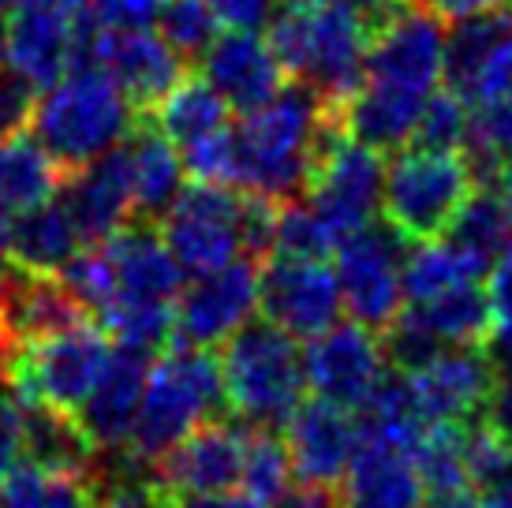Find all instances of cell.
Returning <instances> with one entry per match:
<instances>
[{"mask_svg":"<svg viewBox=\"0 0 512 508\" xmlns=\"http://www.w3.org/2000/svg\"><path fill=\"white\" fill-rule=\"evenodd\" d=\"M326 98L311 83L296 79L270 101L243 113L232 127V187L247 195L292 202L303 198L314 169V135Z\"/></svg>","mask_w":512,"mask_h":508,"instance_id":"cell-1","label":"cell"},{"mask_svg":"<svg viewBox=\"0 0 512 508\" xmlns=\"http://www.w3.org/2000/svg\"><path fill=\"white\" fill-rule=\"evenodd\" d=\"M214 415H228L214 348L172 340L146 367L143 396H139L124 460L154 467L187 430H195L202 419H214Z\"/></svg>","mask_w":512,"mask_h":508,"instance_id":"cell-2","label":"cell"},{"mask_svg":"<svg viewBox=\"0 0 512 508\" xmlns=\"http://www.w3.org/2000/svg\"><path fill=\"white\" fill-rule=\"evenodd\" d=\"M135 124L128 98L101 68L68 71L34 101V139L64 176L124 142Z\"/></svg>","mask_w":512,"mask_h":508,"instance_id":"cell-3","label":"cell"},{"mask_svg":"<svg viewBox=\"0 0 512 508\" xmlns=\"http://www.w3.org/2000/svg\"><path fill=\"white\" fill-rule=\"evenodd\" d=\"M228 415L247 426H285L303 400V352L296 337L273 322H247L221 344L217 355Z\"/></svg>","mask_w":512,"mask_h":508,"instance_id":"cell-4","label":"cell"},{"mask_svg":"<svg viewBox=\"0 0 512 508\" xmlns=\"http://www.w3.org/2000/svg\"><path fill=\"white\" fill-rule=\"evenodd\" d=\"M475 191L468 161L460 150H400L382 176V221L397 228L408 243L438 240L449 221Z\"/></svg>","mask_w":512,"mask_h":508,"instance_id":"cell-5","label":"cell"},{"mask_svg":"<svg viewBox=\"0 0 512 508\" xmlns=\"http://www.w3.org/2000/svg\"><path fill=\"white\" fill-rule=\"evenodd\" d=\"M109 355H113V337L90 318L72 329H60L53 337L19 344L8 359L4 389L75 415L109 367Z\"/></svg>","mask_w":512,"mask_h":508,"instance_id":"cell-6","label":"cell"},{"mask_svg":"<svg viewBox=\"0 0 512 508\" xmlns=\"http://www.w3.org/2000/svg\"><path fill=\"white\" fill-rule=\"evenodd\" d=\"M161 240L187 277H202L243 254V195L232 184L191 180L161 213Z\"/></svg>","mask_w":512,"mask_h":508,"instance_id":"cell-7","label":"cell"},{"mask_svg":"<svg viewBox=\"0 0 512 508\" xmlns=\"http://www.w3.org/2000/svg\"><path fill=\"white\" fill-rule=\"evenodd\" d=\"M441 19L423 0H404L370 23L363 83H378L400 94L427 98L441 79Z\"/></svg>","mask_w":512,"mask_h":508,"instance_id":"cell-8","label":"cell"},{"mask_svg":"<svg viewBox=\"0 0 512 508\" xmlns=\"http://www.w3.org/2000/svg\"><path fill=\"white\" fill-rule=\"evenodd\" d=\"M408 240L389 221H367L337 243V284H341L344 311L356 322L382 329L404 307L400 292V262Z\"/></svg>","mask_w":512,"mask_h":508,"instance_id":"cell-9","label":"cell"},{"mask_svg":"<svg viewBox=\"0 0 512 508\" xmlns=\"http://www.w3.org/2000/svg\"><path fill=\"white\" fill-rule=\"evenodd\" d=\"M258 311L288 337H318L344 314L337 273L326 266V258L266 254L258 262Z\"/></svg>","mask_w":512,"mask_h":508,"instance_id":"cell-10","label":"cell"},{"mask_svg":"<svg viewBox=\"0 0 512 508\" xmlns=\"http://www.w3.org/2000/svg\"><path fill=\"white\" fill-rule=\"evenodd\" d=\"M441 79L468 105L512 94V8L494 4L456 19L441 45Z\"/></svg>","mask_w":512,"mask_h":508,"instance_id":"cell-11","label":"cell"},{"mask_svg":"<svg viewBox=\"0 0 512 508\" xmlns=\"http://www.w3.org/2000/svg\"><path fill=\"white\" fill-rule=\"evenodd\" d=\"M258 311V262L251 254H236L228 266L202 273L195 284L180 288L172 303V340L195 348L225 344L240 325Z\"/></svg>","mask_w":512,"mask_h":508,"instance_id":"cell-12","label":"cell"},{"mask_svg":"<svg viewBox=\"0 0 512 508\" xmlns=\"http://www.w3.org/2000/svg\"><path fill=\"white\" fill-rule=\"evenodd\" d=\"M247 430L251 426L240 423L236 415L202 419L150 471L169 497L236 490L243 471V452H247Z\"/></svg>","mask_w":512,"mask_h":508,"instance_id":"cell-13","label":"cell"},{"mask_svg":"<svg viewBox=\"0 0 512 508\" xmlns=\"http://www.w3.org/2000/svg\"><path fill=\"white\" fill-rule=\"evenodd\" d=\"M382 176L385 161L378 150L356 139H341L318 157L303 195L311 210L337 232V240H344L359 225L374 221L382 202Z\"/></svg>","mask_w":512,"mask_h":508,"instance_id":"cell-14","label":"cell"},{"mask_svg":"<svg viewBox=\"0 0 512 508\" xmlns=\"http://www.w3.org/2000/svg\"><path fill=\"white\" fill-rule=\"evenodd\" d=\"M385 370L378 329L363 322H337L311 337L303 352V378L318 400L359 411Z\"/></svg>","mask_w":512,"mask_h":508,"instance_id":"cell-15","label":"cell"},{"mask_svg":"<svg viewBox=\"0 0 512 508\" xmlns=\"http://www.w3.org/2000/svg\"><path fill=\"white\" fill-rule=\"evenodd\" d=\"M494 378H498V359L483 344H449L408 374L423 419L460 426L483 415Z\"/></svg>","mask_w":512,"mask_h":508,"instance_id":"cell-16","label":"cell"},{"mask_svg":"<svg viewBox=\"0 0 512 508\" xmlns=\"http://www.w3.org/2000/svg\"><path fill=\"white\" fill-rule=\"evenodd\" d=\"M367 42H370V27L359 8L344 4V0L314 4L311 53H307V68H303L299 79L311 83L326 101L341 105L363 83Z\"/></svg>","mask_w":512,"mask_h":508,"instance_id":"cell-17","label":"cell"},{"mask_svg":"<svg viewBox=\"0 0 512 508\" xmlns=\"http://www.w3.org/2000/svg\"><path fill=\"white\" fill-rule=\"evenodd\" d=\"M285 445L292 475L314 486H337L344 467L359 445L356 411L337 408L329 400H299L285 419Z\"/></svg>","mask_w":512,"mask_h":508,"instance_id":"cell-18","label":"cell"},{"mask_svg":"<svg viewBox=\"0 0 512 508\" xmlns=\"http://www.w3.org/2000/svg\"><path fill=\"white\" fill-rule=\"evenodd\" d=\"M60 206L68 210L83 247H98L135 217L131 206V176L124 146H113L109 154L94 157L90 165L68 172L60 180Z\"/></svg>","mask_w":512,"mask_h":508,"instance_id":"cell-19","label":"cell"},{"mask_svg":"<svg viewBox=\"0 0 512 508\" xmlns=\"http://www.w3.org/2000/svg\"><path fill=\"white\" fill-rule=\"evenodd\" d=\"M344 508H423L427 490L415 471L412 445L359 430V445L337 482Z\"/></svg>","mask_w":512,"mask_h":508,"instance_id":"cell-20","label":"cell"},{"mask_svg":"<svg viewBox=\"0 0 512 508\" xmlns=\"http://www.w3.org/2000/svg\"><path fill=\"white\" fill-rule=\"evenodd\" d=\"M101 68L128 98L131 113L150 116L161 98L187 75V64L154 30H105L101 34Z\"/></svg>","mask_w":512,"mask_h":508,"instance_id":"cell-21","label":"cell"},{"mask_svg":"<svg viewBox=\"0 0 512 508\" xmlns=\"http://www.w3.org/2000/svg\"><path fill=\"white\" fill-rule=\"evenodd\" d=\"M75 12L60 0H19L4 19V60L34 90L53 86L68 71Z\"/></svg>","mask_w":512,"mask_h":508,"instance_id":"cell-22","label":"cell"},{"mask_svg":"<svg viewBox=\"0 0 512 508\" xmlns=\"http://www.w3.org/2000/svg\"><path fill=\"white\" fill-rule=\"evenodd\" d=\"M199 64L202 79L240 116L258 109L285 86V71L270 53L266 38H258V30H217V38L206 45Z\"/></svg>","mask_w":512,"mask_h":508,"instance_id":"cell-23","label":"cell"},{"mask_svg":"<svg viewBox=\"0 0 512 508\" xmlns=\"http://www.w3.org/2000/svg\"><path fill=\"white\" fill-rule=\"evenodd\" d=\"M79 322H90V314L57 273L8 269L0 277V329L12 340V352L19 344L53 337Z\"/></svg>","mask_w":512,"mask_h":508,"instance_id":"cell-24","label":"cell"},{"mask_svg":"<svg viewBox=\"0 0 512 508\" xmlns=\"http://www.w3.org/2000/svg\"><path fill=\"white\" fill-rule=\"evenodd\" d=\"M109 269H113L116 299H131V303H176L180 296V281L184 269L176 266L161 232L154 221H128L116 228L105 243H98Z\"/></svg>","mask_w":512,"mask_h":508,"instance_id":"cell-25","label":"cell"},{"mask_svg":"<svg viewBox=\"0 0 512 508\" xmlns=\"http://www.w3.org/2000/svg\"><path fill=\"white\" fill-rule=\"evenodd\" d=\"M146 367H150V355L116 344L105 374L75 411L83 434L98 445L101 456H124V449H128L139 396H143Z\"/></svg>","mask_w":512,"mask_h":508,"instance_id":"cell-26","label":"cell"},{"mask_svg":"<svg viewBox=\"0 0 512 508\" xmlns=\"http://www.w3.org/2000/svg\"><path fill=\"white\" fill-rule=\"evenodd\" d=\"M124 157L131 176V221H161V213L172 206V198L184 187V161L172 139L154 124V116H135L131 131L124 135Z\"/></svg>","mask_w":512,"mask_h":508,"instance_id":"cell-27","label":"cell"},{"mask_svg":"<svg viewBox=\"0 0 512 508\" xmlns=\"http://www.w3.org/2000/svg\"><path fill=\"white\" fill-rule=\"evenodd\" d=\"M15 400H19V423H23V464L75 471V475H101L98 445L86 438L75 415L49 408L42 400H30V396H15Z\"/></svg>","mask_w":512,"mask_h":508,"instance_id":"cell-28","label":"cell"},{"mask_svg":"<svg viewBox=\"0 0 512 508\" xmlns=\"http://www.w3.org/2000/svg\"><path fill=\"white\" fill-rule=\"evenodd\" d=\"M83 247L68 210L60 198H45L30 210H19L12 217V236H8V262L23 273H60L72 262V254Z\"/></svg>","mask_w":512,"mask_h":508,"instance_id":"cell-29","label":"cell"},{"mask_svg":"<svg viewBox=\"0 0 512 508\" xmlns=\"http://www.w3.org/2000/svg\"><path fill=\"white\" fill-rule=\"evenodd\" d=\"M150 116H154V124L172 139V146L184 150V146L206 139V135L225 131L228 101L221 98L202 75H184V79L161 98V105H157Z\"/></svg>","mask_w":512,"mask_h":508,"instance_id":"cell-30","label":"cell"},{"mask_svg":"<svg viewBox=\"0 0 512 508\" xmlns=\"http://www.w3.org/2000/svg\"><path fill=\"white\" fill-rule=\"evenodd\" d=\"M64 172L53 165V157L42 150V142L30 135H4L0 139V206L8 210H30L60 191Z\"/></svg>","mask_w":512,"mask_h":508,"instance_id":"cell-31","label":"cell"},{"mask_svg":"<svg viewBox=\"0 0 512 508\" xmlns=\"http://www.w3.org/2000/svg\"><path fill=\"white\" fill-rule=\"evenodd\" d=\"M490 269L475 262L471 254L456 251L453 243L419 240L404 251L400 262V292L408 303H427V299L449 292L464 281H483Z\"/></svg>","mask_w":512,"mask_h":508,"instance_id":"cell-32","label":"cell"},{"mask_svg":"<svg viewBox=\"0 0 512 508\" xmlns=\"http://www.w3.org/2000/svg\"><path fill=\"white\" fill-rule=\"evenodd\" d=\"M98 475L19 464L0 479V508H94Z\"/></svg>","mask_w":512,"mask_h":508,"instance_id":"cell-33","label":"cell"},{"mask_svg":"<svg viewBox=\"0 0 512 508\" xmlns=\"http://www.w3.org/2000/svg\"><path fill=\"white\" fill-rule=\"evenodd\" d=\"M412 307H419V314L445 344H483V348L490 344L494 307H490L483 281H464L427 303H412Z\"/></svg>","mask_w":512,"mask_h":508,"instance_id":"cell-34","label":"cell"},{"mask_svg":"<svg viewBox=\"0 0 512 508\" xmlns=\"http://www.w3.org/2000/svg\"><path fill=\"white\" fill-rule=\"evenodd\" d=\"M445 236L456 251L471 254L475 262H483L486 269L494 266V258L505 251V243L512 236V225L505 217V206L494 187H475L464 206L456 210V217L449 221Z\"/></svg>","mask_w":512,"mask_h":508,"instance_id":"cell-35","label":"cell"},{"mask_svg":"<svg viewBox=\"0 0 512 508\" xmlns=\"http://www.w3.org/2000/svg\"><path fill=\"white\" fill-rule=\"evenodd\" d=\"M415 471L427 494L471 490L468 467H464V426L460 423H427L412 445Z\"/></svg>","mask_w":512,"mask_h":508,"instance_id":"cell-36","label":"cell"},{"mask_svg":"<svg viewBox=\"0 0 512 508\" xmlns=\"http://www.w3.org/2000/svg\"><path fill=\"white\" fill-rule=\"evenodd\" d=\"M240 486L247 497L270 508L277 497L292 486V460H288L285 434L273 426H251L247 430V452H243Z\"/></svg>","mask_w":512,"mask_h":508,"instance_id":"cell-37","label":"cell"},{"mask_svg":"<svg viewBox=\"0 0 512 508\" xmlns=\"http://www.w3.org/2000/svg\"><path fill=\"white\" fill-rule=\"evenodd\" d=\"M337 232L311 210L307 198H292L277 206V236L273 254H292V258H329L337 251Z\"/></svg>","mask_w":512,"mask_h":508,"instance_id":"cell-38","label":"cell"},{"mask_svg":"<svg viewBox=\"0 0 512 508\" xmlns=\"http://www.w3.org/2000/svg\"><path fill=\"white\" fill-rule=\"evenodd\" d=\"M157 27H161V38L169 42V49L184 64H195V60L206 53V45L217 38V15L206 0H165V8L157 15Z\"/></svg>","mask_w":512,"mask_h":508,"instance_id":"cell-39","label":"cell"},{"mask_svg":"<svg viewBox=\"0 0 512 508\" xmlns=\"http://www.w3.org/2000/svg\"><path fill=\"white\" fill-rule=\"evenodd\" d=\"M94 508H172V497L150 467L120 456V464L113 471H101L94 482Z\"/></svg>","mask_w":512,"mask_h":508,"instance_id":"cell-40","label":"cell"},{"mask_svg":"<svg viewBox=\"0 0 512 508\" xmlns=\"http://www.w3.org/2000/svg\"><path fill=\"white\" fill-rule=\"evenodd\" d=\"M464 135H468V101H460L453 90H430L412 131L415 146H423V150H460Z\"/></svg>","mask_w":512,"mask_h":508,"instance_id":"cell-41","label":"cell"},{"mask_svg":"<svg viewBox=\"0 0 512 508\" xmlns=\"http://www.w3.org/2000/svg\"><path fill=\"white\" fill-rule=\"evenodd\" d=\"M490 307H494V333H490V355L498 363H509L512 359V243H505V251L494 258L490 266Z\"/></svg>","mask_w":512,"mask_h":508,"instance_id":"cell-42","label":"cell"},{"mask_svg":"<svg viewBox=\"0 0 512 508\" xmlns=\"http://www.w3.org/2000/svg\"><path fill=\"white\" fill-rule=\"evenodd\" d=\"M161 8L165 0H90L75 12L86 15L101 30H146L157 27Z\"/></svg>","mask_w":512,"mask_h":508,"instance_id":"cell-43","label":"cell"},{"mask_svg":"<svg viewBox=\"0 0 512 508\" xmlns=\"http://www.w3.org/2000/svg\"><path fill=\"white\" fill-rule=\"evenodd\" d=\"M34 101H38V90L0 57V139L27 131L30 116H34Z\"/></svg>","mask_w":512,"mask_h":508,"instance_id":"cell-44","label":"cell"},{"mask_svg":"<svg viewBox=\"0 0 512 508\" xmlns=\"http://www.w3.org/2000/svg\"><path fill=\"white\" fill-rule=\"evenodd\" d=\"M23 464V423H19V400L8 389L0 393V479Z\"/></svg>","mask_w":512,"mask_h":508,"instance_id":"cell-45","label":"cell"},{"mask_svg":"<svg viewBox=\"0 0 512 508\" xmlns=\"http://www.w3.org/2000/svg\"><path fill=\"white\" fill-rule=\"evenodd\" d=\"M214 8L217 23L236 30H258L266 27L270 12L277 8V0H206Z\"/></svg>","mask_w":512,"mask_h":508,"instance_id":"cell-46","label":"cell"},{"mask_svg":"<svg viewBox=\"0 0 512 508\" xmlns=\"http://www.w3.org/2000/svg\"><path fill=\"white\" fill-rule=\"evenodd\" d=\"M483 419L501 438L512 441V359L509 363H498V378H494V389H490V400L483 408Z\"/></svg>","mask_w":512,"mask_h":508,"instance_id":"cell-47","label":"cell"},{"mask_svg":"<svg viewBox=\"0 0 512 508\" xmlns=\"http://www.w3.org/2000/svg\"><path fill=\"white\" fill-rule=\"evenodd\" d=\"M172 508H266L258 505L255 497L247 494H187V497H172Z\"/></svg>","mask_w":512,"mask_h":508,"instance_id":"cell-48","label":"cell"},{"mask_svg":"<svg viewBox=\"0 0 512 508\" xmlns=\"http://www.w3.org/2000/svg\"><path fill=\"white\" fill-rule=\"evenodd\" d=\"M430 12L438 15L441 23L445 19H464V15H475V12H486V8H494V4H501V0H423Z\"/></svg>","mask_w":512,"mask_h":508,"instance_id":"cell-49","label":"cell"},{"mask_svg":"<svg viewBox=\"0 0 512 508\" xmlns=\"http://www.w3.org/2000/svg\"><path fill=\"white\" fill-rule=\"evenodd\" d=\"M344 4L359 8V12H363V19H367V27H370L374 19H382L389 8H397V4H404V0H344Z\"/></svg>","mask_w":512,"mask_h":508,"instance_id":"cell-50","label":"cell"},{"mask_svg":"<svg viewBox=\"0 0 512 508\" xmlns=\"http://www.w3.org/2000/svg\"><path fill=\"white\" fill-rule=\"evenodd\" d=\"M8 236H12V210L0 206V277L12 269V262H8Z\"/></svg>","mask_w":512,"mask_h":508,"instance_id":"cell-51","label":"cell"},{"mask_svg":"<svg viewBox=\"0 0 512 508\" xmlns=\"http://www.w3.org/2000/svg\"><path fill=\"white\" fill-rule=\"evenodd\" d=\"M498 198H501V206H505V217H509V225H512V161H505L501 165V176H498Z\"/></svg>","mask_w":512,"mask_h":508,"instance_id":"cell-52","label":"cell"},{"mask_svg":"<svg viewBox=\"0 0 512 508\" xmlns=\"http://www.w3.org/2000/svg\"><path fill=\"white\" fill-rule=\"evenodd\" d=\"M486 508H512V486H505V490H498V494L490 497H479Z\"/></svg>","mask_w":512,"mask_h":508,"instance_id":"cell-53","label":"cell"},{"mask_svg":"<svg viewBox=\"0 0 512 508\" xmlns=\"http://www.w3.org/2000/svg\"><path fill=\"white\" fill-rule=\"evenodd\" d=\"M15 4H19V0H0V15H8L15 8Z\"/></svg>","mask_w":512,"mask_h":508,"instance_id":"cell-54","label":"cell"},{"mask_svg":"<svg viewBox=\"0 0 512 508\" xmlns=\"http://www.w3.org/2000/svg\"><path fill=\"white\" fill-rule=\"evenodd\" d=\"M60 4H68V8L75 12V8H83V4H90V0H60Z\"/></svg>","mask_w":512,"mask_h":508,"instance_id":"cell-55","label":"cell"},{"mask_svg":"<svg viewBox=\"0 0 512 508\" xmlns=\"http://www.w3.org/2000/svg\"><path fill=\"white\" fill-rule=\"evenodd\" d=\"M0 57H4V15H0Z\"/></svg>","mask_w":512,"mask_h":508,"instance_id":"cell-56","label":"cell"}]
</instances>
